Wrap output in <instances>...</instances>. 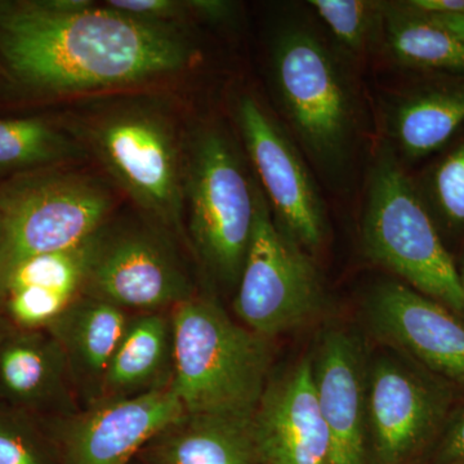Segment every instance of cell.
I'll list each match as a JSON object with an SVG mask.
<instances>
[{"label": "cell", "instance_id": "6da1fadb", "mask_svg": "<svg viewBox=\"0 0 464 464\" xmlns=\"http://www.w3.org/2000/svg\"><path fill=\"white\" fill-rule=\"evenodd\" d=\"M195 50L173 26L90 0L0 2V63L45 93L106 90L181 72Z\"/></svg>", "mask_w": 464, "mask_h": 464}, {"label": "cell", "instance_id": "7a4b0ae2", "mask_svg": "<svg viewBox=\"0 0 464 464\" xmlns=\"http://www.w3.org/2000/svg\"><path fill=\"white\" fill-rule=\"evenodd\" d=\"M169 387L188 415L252 418L268 384V338L231 319L215 302L174 307Z\"/></svg>", "mask_w": 464, "mask_h": 464}, {"label": "cell", "instance_id": "3957f363", "mask_svg": "<svg viewBox=\"0 0 464 464\" xmlns=\"http://www.w3.org/2000/svg\"><path fill=\"white\" fill-rule=\"evenodd\" d=\"M362 237L369 258L464 320L460 275L413 183L390 152L381 154L372 170Z\"/></svg>", "mask_w": 464, "mask_h": 464}, {"label": "cell", "instance_id": "277c9868", "mask_svg": "<svg viewBox=\"0 0 464 464\" xmlns=\"http://www.w3.org/2000/svg\"><path fill=\"white\" fill-rule=\"evenodd\" d=\"M256 182L217 128L195 134L183 157V203L204 266L219 282L240 279L256 217Z\"/></svg>", "mask_w": 464, "mask_h": 464}, {"label": "cell", "instance_id": "5b68a950", "mask_svg": "<svg viewBox=\"0 0 464 464\" xmlns=\"http://www.w3.org/2000/svg\"><path fill=\"white\" fill-rule=\"evenodd\" d=\"M114 200L85 174L32 170L0 188V284L27 258L79 246L105 227Z\"/></svg>", "mask_w": 464, "mask_h": 464}, {"label": "cell", "instance_id": "8992f818", "mask_svg": "<svg viewBox=\"0 0 464 464\" xmlns=\"http://www.w3.org/2000/svg\"><path fill=\"white\" fill-rule=\"evenodd\" d=\"M252 237L237 282L234 310L243 325L265 338L299 328L323 307L315 265L275 221L256 183Z\"/></svg>", "mask_w": 464, "mask_h": 464}, {"label": "cell", "instance_id": "52a82bcc", "mask_svg": "<svg viewBox=\"0 0 464 464\" xmlns=\"http://www.w3.org/2000/svg\"><path fill=\"white\" fill-rule=\"evenodd\" d=\"M275 87L307 151L325 167L346 157L355 124L353 97L337 60L306 29L285 30L274 45Z\"/></svg>", "mask_w": 464, "mask_h": 464}, {"label": "cell", "instance_id": "ba28073f", "mask_svg": "<svg viewBox=\"0 0 464 464\" xmlns=\"http://www.w3.org/2000/svg\"><path fill=\"white\" fill-rule=\"evenodd\" d=\"M94 154L121 190L170 231L183 222V155L163 115L142 108L116 110L88 130Z\"/></svg>", "mask_w": 464, "mask_h": 464}, {"label": "cell", "instance_id": "9c48e42d", "mask_svg": "<svg viewBox=\"0 0 464 464\" xmlns=\"http://www.w3.org/2000/svg\"><path fill=\"white\" fill-rule=\"evenodd\" d=\"M84 288L90 297L145 313L191 298V284L172 248L152 231L108 232L97 237Z\"/></svg>", "mask_w": 464, "mask_h": 464}, {"label": "cell", "instance_id": "30bf717a", "mask_svg": "<svg viewBox=\"0 0 464 464\" xmlns=\"http://www.w3.org/2000/svg\"><path fill=\"white\" fill-rule=\"evenodd\" d=\"M237 121L275 221L304 250L319 249L325 213L297 149L252 96L241 97Z\"/></svg>", "mask_w": 464, "mask_h": 464}, {"label": "cell", "instance_id": "8fae6325", "mask_svg": "<svg viewBox=\"0 0 464 464\" xmlns=\"http://www.w3.org/2000/svg\"><path fill=\"white\" fill-rule=\"evenodd\" d=\"M445 411V396L389 356L368 365L366 420L371 464H405L429 441Z\"/></svg>", "mask_w": 464, "mask_h": 464}, {"label": "cell", "instance_id": "7c38bea8", "mask_svg": "<svg viewBox=\"0 0 464 464\" xmlns=\"http://www.w3.org/2000/svg\"><path fill=\"white\" fill-rule=\"evenodd\" d=\"M364 308L378 340L464 383V320L453 311L396 280L375 285Z\"/></svg>", "mask_w": 464, "mask_h": 464}, {"label": "cell", "instance_id": "4fadbf2b", "mask_svg": "<svg viewBox=\"0 0 464 464\" xmlns=\"http://www.w3.org/2000/svg\"><path fill=\"white\" fill-rule=\"evenodd\" d=\"M169 386L110 399L76 418L63 438L65 464H130L134 454L186 417Z\"/></svg>", "mask_w": 464, "mask_h": 464}, {"label": "cell", "instance_id": "5bb4252c", "mask_svg": "<svg viewBox=\"0 0 464 464\" xmlns=\"http://www.w3.org/2000/svg\"><path fill=\"white\" fill-rule=\"evenodd\" d=\"M253 433L264 464H332L311 356L268 382L253 415Z\"/></svg>", "mask_w": 464, "mask_h": 464}, {"label": "cell", "instance_id": "9a60e30c", "mask_svg": "<svg viewBox=\"0 0 464 464\" xmlns=\"http://www.w3.org/2000/svg\"><path fill=\"white\" fill-rule=\"evenodd\" d=\"M313 359L320 413L331 439L332 464H371L366 373L362 344L343 329H329Z\"/></svg>", "mask_w": 464, "mask_h": 464}, {"label": "cell", "instance_id": "2e32d148", "mask_svg": "<svg viewBox=\"0 0 464 464\" xmlns=\"http://www.w3.org/2000/svg\"><path fill=\"white\" fill-rule=\"evenodd\" d=\"M124 310L102 299H75L52 323L70 375L102 390L103 378L128 324Z\"/></svg>", "mask_w": 464, "mask_h": 464}, {"label": "cell", "instance_id": "e0dca14e", "mask_svg": "<svg viewBox=\"0 0 464 464\" xmlns=\"http://www.w3.org/2000/svg\"><path fill=\"white\" fill-rule=\"evenodd\" d=\"M159 438L160 464H264L253 417L188 414Z\"/></svg>", "mask_w": 464, "mask_h": 464}, {"label": "cell", "instance_id": "ac0fdd59", "mask_svg": "<svg viewBox=\"0 0 464 464\" xmlns=\"http://www.w3.org/2000/svg\"><path fill=\"white\" fill-rule=\"evenodd\" d=\"M170 362L173 365L172 319L157 313L134 317L128 320L101 391L116 399L164 387L160 380Z\"/></svg>", "mask_w": 464, "mask_h": 464}, {"label": "cell", "instance_id": "d6986e66", "mask_svg": "<svg viewBox=\"0 0 464 464\" xmlns=\"http://www.w3.org/2000/svg\"><path fill=\"white\" fill-rule=\"evenodd\" d=\"M392 132L405 157L431 154L464 123V82L409 94L393 110Z\"/></svg>", "mask_w": 464, "mask_h": 464}, {"label": "cell", "instance_id": "ffe728a7", "mask_svg": "<svg viewBox=\"0 0 464 464\" xmlns=\"http://www.w3.org/2000/svg\"><path fill=\"white\" fill-rule=\"evenodd\" d=\"M384 16L387 45L400 63L464 72V42L456 35L405 5L390 8Z\"/></svg>", "mask_w": 464, "mask_h": 464}, {"label": "cell", "instance_id": "44dd1931", "mask_svg": "<svg viewBox=\"0 0 464 464\" xmlns=\"http://www.w3.org/2000/svg\"><path fill=\"white\" fill-rule=\"evenodd\" d=\"M79 157L81 146L41 119H0V172H32Z\"/></svg>", "mask_w": 464, "mask_h": 464}, {"label": "cell", "instance_id": "7402d4cb", "mask_svg": "<svg viewBox=\"0 0 464 464\" xmlns=\"http://www.w3.org/2000/svg\"><path fill=\"white\" fill-rule=\"evenodd\" d=\"M66 369L65 353L56 340L50 343L14 342L0 353V380L18 398H36L51 392L61 383Z\"/></svg>", "mask_w": 464, "mask_h": 464}, {"label": "cell", "instance_id": "603a6c76", "mask_svg": "<svg viewBox=\"0 0 464 464\" xmlns=\"http://www.w3.org/2000/svg\"><path fill=\"white\" fill-rule=\"evenodd\" d=\"M100 231L79 246L25 259L9 273L2 285L8 292L36 286L76 297L84 288Z\"/></svg>", "mask_w": 464, "mask_h": 464}, {"label": "cell", "instance_id": "cb8c5ba5", "mask_svg": "<svg viewBox=\"0 0 464 464\" xmlns=\"http://www.w3.org/2000/svg\"><path fill=\"white\" fill-rule=\"evenodd\" d=\"M311 7L348 50L364 48L374 25L377 7L360 0H311Z\"/></svg>", "mask_w": 464, "mask_h": 464}, {"label": "cell", "instance_id": "d4e9b609", "mask_svg": "<svg viewBox=\"0 0 464 464\" xmlns=\"http://www.w3.org/2000/svg\"><path fill=\"white\" fill-rule=\"evenodd\" d=\"M9 295L12 315L26 326L53 323L76 299L65 293L36 286L12 290Z\"/></svg>", "mask_w": 464, "mask_h": 464}, {"label": "cell", "instance_id": "484cf974", "mask_svg": "<svg viewBox=\"0 0 464 464\" xmlns=\"http://www.w3.org/2000/svg\"><path fill=\"white\" fill-rule=\"evenodd\" d=\"M432 185L436 203L445 218L451 224L464 225V142L436 168Z\"/></svg>", "mask_w": 464, "mask_h": 464}, {"label": "cell", "instance_id": "4316f807", "mask_svg": "<svg viewBox=\"0 0 464 464\" xmlns=\"http://www.w3.org/2000/svg\"><path fill=\"white\" fill-rule=\"evenodd\" d=\"M105 5L125 16L155 25L176 26L177 21L190 14L188 2L176 0H109Z\"/></svg>", "mask_w": 464, "mask_h": 464}, {"label": "cell", "instance_id": "83f0119b", "mask_svg": "<svg viewBox=\"0 0 464 464\" xmlns=\"http://www.w3.org/2000/svg\"><path fill=\"white\" fill-rule=\"evenodd\" d=\"M0 464L47 463L29 440L9 427L0 426Z\"/></svg>", "mask_w": 464, "mask_h": 464}, {"label": "cell", "instance_id": "f1b7e54d", "mask_svg": "<svg viewBox=\"0 0 464 464\" xmlns=\"http://www.w3.org/2000/svg\"><path fill=\"white\" fill-rule=\"evenodd\" d=\"M441 464H464V411L448 427L438 453Z\"/></svg>", "mask_w": 464, "mask_h": 464}, {"label": "cell", "instance_id": "f546056e", "mask_svg": "<svg viewBox=\"0 0 464 464\" xmlns=\"http://www.w3.org/2000/svg\"><path fill=\"white\" fill-rule=\"evenodd\" d=\"M404 5L427 16L464 14V0H411Z\"/></svg>", "mask_w": 464, "mask_h": 464}, {"label": "cell", "instance_id": "4dcf8cb0", "mask_svg": "<svg viewBox=\"0 0 464 464\" xmlns=\"http://www.w3.org/2000/svg\"><path fill=\"white\" fill-rule=\"evenodd\" d=\"M188 11L194 16L204 20L222 21L230 16L232 5L226 2H213V0H191L188 2Z\"/></svg>", "mask_w": 464, "mask_h": 464}, {"label": "cell", "instance_id": "1f68e13d", "mask_svg": "<svg viewBox=\"0 0 464 464\" xmlns=\"http://www.w3.org/2000/svg\"><path fill=\"white\" fill-rule=\"evenodd\" d=\"M424 16L464 42V14H456V16H427L424 14Z\"/></svg>", "mask_w": 464, "mask_h": 464}, {"label": "cell", "instance_id": "d6a6232c", "mask_svg": "<svg viewBox=\"0 0 464 464\" xmlns=\"http://www.w3.org/2000/svg\"><path fill=\"white\" fill-rule=\"evenodd\" d=\"M459 275H460V280H462L463 288H464V265H463L462 274H459Z\"/></svg>", "mask_w": 464, "mask_h": 464}, {"label": "cell", "instance_id": "836d02e7", "mask_svg": "<svg viewBox=\"0 0 464 464\" xmlns=\"http://www.w3.org/2000/svg\"><path fill=\"white\" fill-rule=\"evenodd\" d=\"M0 237H2V225H0Z\"/></svg>", "mask_w": 464, "mask_h": 464}]
</instances>
